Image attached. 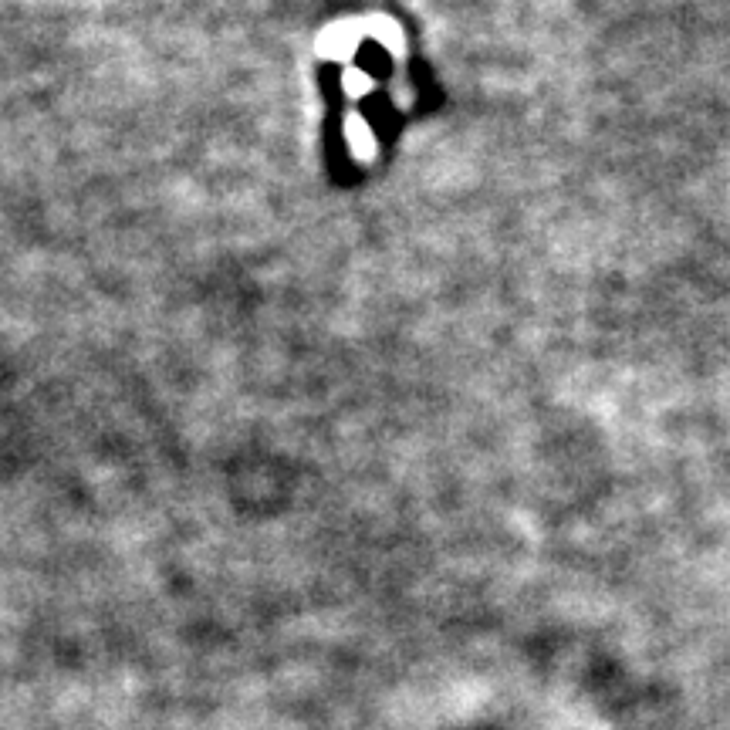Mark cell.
<instances>
[{"instance_id": "cell-1", "label": "cell", "mask_w": 730, "mask_h": 730, "mask_svg": "<svg viewBox=\"0 0 730 730\" xmlns=\"http://www.w3.org/2000/svg\"><path fill=\"white\" fill-rule=\"evenodd\" d=\"M355 34L352 28H345V24H338V28H332L328 34H322V41H318V51H322L325 58H349L352 51H355Z\"/></svg>"}, {"instance_id": "cell-2", "label": "cell", "mask_w": 730, "mask_h": 730, "mask_svg": "<svg viewBox=\"0 0 730 730\" xmlns=\"http://www.w3.org/2000/svg\"><path fill=\"white\" fill-rule=\"evenodd\" d=\"M345 132H349V146H352V153H355V156H362V159H372V153H376V139H372L369 122L359 119V115H352V119L345 122Z\"/></svg>"}, {"instance_id": "cell-3", "label": "cell", "mask_w": 730, "mask_h": 730, "mask_svg": "<svg viewBox=\"0 0 730 730\" xmlns=\"http://www.w3.org/2000/svg\"><path fill=\"white\" fill-rule=\"evenodd\" d=\"M372 88V78L365 75L362 68H349L345 71V92L349 95H365Z\"/></svg>"}]
</instances>
